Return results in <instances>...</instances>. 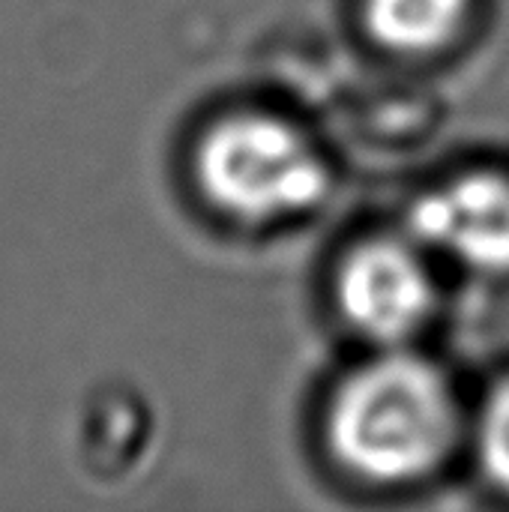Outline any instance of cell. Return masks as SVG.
Masks as SVG:
<instances>
[{
    "label": "cell",
    "mask_w": 509,
    "mask_h": 512,
    "mask_svg": "<svg viewBox=\"0 0 509 512\" xmlns=\"http://www.w3.org/2000/svg\"><path fill=\"white\" fill-rule=\"evenodd\" d=\"M204 195L243 222H273L309 210L327 192V165L303 132L270 114L219 120L198 144Z\"/></svg>",
    "instance_id": "cell-2"
},
{
    "label": "cell",
    "mask_w": 509,
    "mask_h": 512,
    "mask_svg": "<svg viewBox=\"0 0 509 512\" xmlns=\"http://www.w3.org/2000/svg\"><path fill=\"white\" fill-rule=\"evenodd\" d=\"M468 0H366V24L372 36L393 51H432L444 45Z\"/></svg>",
    "instance_id": "cell-5"
},
{
    "label": "cell",
    "mask_w": 509,
    "mask_h": 512,
    "mask_svg": "<svg viewBox=\"0 0 509 512\" xmlns=\"http://www.w3.org/2000/svg\"><path fill=\"white\" fill-rule=\"evenodd\" d=\"M483 459L489 474L509 489V381L492 396L483 420Z\"/></svg>",
    "instance_id": "cell-6"
},
{
    "label": "cell",
    "mask_w": 509,
    "mask_h": 512,
    "mask_svg": "<svg viewBox=\"0 0 509 512\" xmlns=\"http://www.w3.org/2000/svg\"><path fill=\"white\" fill-rule=\"evenodd\" d=\"M339 303L357 330L381 342H396L414 333L429 315L432 282L405 243L372 240L342 264Z\"/></svg>",
    "instance_id": "cell-3"
},
{
    "label": "cell",
    "mask_w": 509,
    "mask_h": 512,
    "mask_svg": "<svg viewBox=\"0 0 509 512\" xmlns=\"http://www.w3.org/2000/svg\"><path fill=\"white\" fill-rule=\"evenodd\" d=\"M453 399L423 360L387 357L339 390L330 444L345 468L366 480L402 483L426 474L453 441Z\"/></svg>",
    "instance_id": "cell-1"
},
{
    "label": "cell",
    "mask_w": 509,
    "mask_h": 512,
    "mask_svg": "<svg viewBox=\"0 0 509 512\" xmlns=\"http://www.w3.org/2000/svg\"><path fill=\"white\" fill-rule=\"evenodd\" d=\"M414 231L462 261L486 270L509 267V180L462 177L414 207Z\"/></svg>",
    "instance_id": "cell-4"
}]
</instances>
